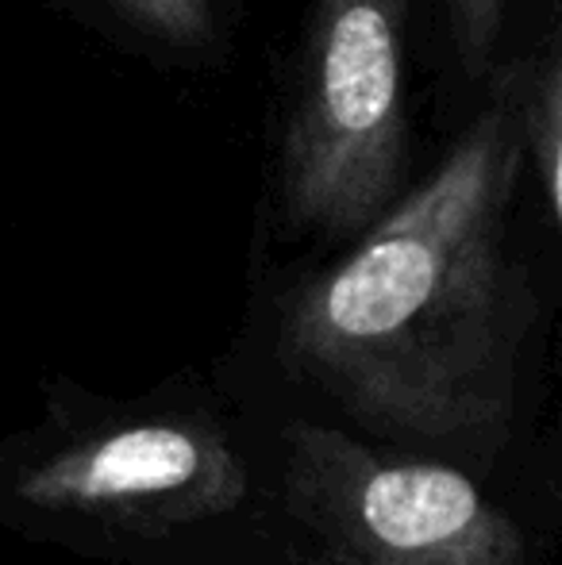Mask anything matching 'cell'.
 <instances>
[{
	"mask_svg": "<svg viewBox=\"0 0 562 565\" xmlns=\"http://www.w3.org/2000/svg\"><path fill=\"white\" fill-rule=\"evenodd\" d=\"M450 4V31H455V51L466 74H481L501 35L505 4L509 0H447Z\"/></svg>",
	"mask_w": 562,
	"mask_h": 565,
	"instance_id": "obj_7",
	"label": "cell"
},
{
	"mask_svg": "<svg viewBox=\"0 0 562 565\" xmlns=\"http://www.w3.org/2000/svg\"><path fill=\"white\" fill-rule=\"evenodd\" d=\"M524 154L548 201L551 220H562V66L551 54L540 77L524 85Z\"/></svg>",
	"mask_w": 562,
	"mask_h": 565,
	"instance_id": "obj_5",
	"label": "cell"
},
{
	"mask_svg": "<svg viewBox=\"0 0 562 565\" xmlns=\"http://www.w3.org/2000/svg\"><path fill=\"white\" fill-rule=\"evenodd\" d=\"M289 565H336V562H328V558H312V562H289Z\"/></svg>",
	"mask_w": 562,
	"mask_h": 565,
	"instance_id": "obj_8",
	"label": "cell"
},
{
	"mask_svg": "<svg viewBox=\"0 0 562 565\" xmlns=\"http://www.w3.org/2000/svg\"><path fill=\"white\" fill-rule=\"evenodd\" d=\"M243 500L247 466L209 412L100 404L0 450L4 520L51 535L166 539Z\"/></svg>",
	"mask_w": 562,
	"mask_h": 565,
	"instance_id": "obj_2",
	"label": "cell"
},
{
	"mask_svg": "<svg viewBox=\"0 0 562 565\" xmlns=\"http://www.w3.org/2000/svg\"><path fill=\"white\" fill-rule=\"evenodd\" d=\"M409 0H316L297 108L282 142L293 227L362 235L405 162Z\"/></svg>",
	"mask_w": 562,
	"mask_h": 565,
	"instance_id": "obj_3",
	"label": "cell"
},
{
	"mask_svg": "<svg viewBox=\"0 0 562 565\" xmlns=\"http://www.w3.org/2000/svg\"><path fill=\"white\" fill-rule=\"evenodd\" d=\"M524 158V82L505 70L439 170L293 292L282 362L390 439L505 435L532 320L505 250Z\"/></svg>",
	"mask_w": 562,
	"mask_h": 565,
	"instance_id": "obj_1",
	"label": "cell"
},
{
	"mask_svg": "<svg viewBox=\"0 0 562 565\" xmlns=\"http://www.w3.org/2000/svg\"><path fill=\"white\" fill-rule=\"evenodd\" d=\"M289 515L336 565H528V539L470 473L397 458L339 427L282 435Z\"/></svg>",
	"mask_w": 562,
	"mask_h": 565,
	"instance_id": "obj_4",
	"label": "cell"
},
{
	"mask_svg": "<svg viewBox=\"0 0 562 565\" xmlns=\"http://www.w3.org/2000/svg\"><path fill=\"white\" fill-rule=\"evenodd\" d=\"M124 15L147 35L166 39L178 46L209 43L212 8L209 0H113Z\"/></svg>",
	"mask_w": 562,
	"mask_h": 565,
	"instance_id": "obj_6",
	"label": "cell"
}]
</instances>
